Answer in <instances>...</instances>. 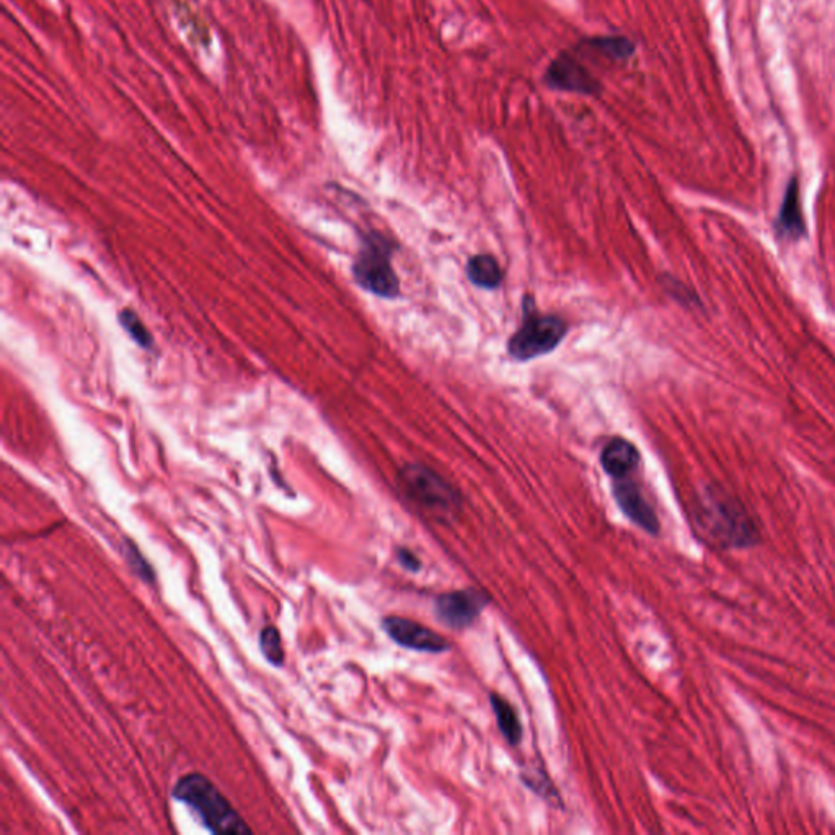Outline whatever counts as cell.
<instances>
[{
	"label": "cell",
	"mask_w": 835,
	"mask_h": 835,
	"mask_svg": "<svg viewBox=\"0 0 835 835\" xmlns=\"http://www.w3.org/2000/svg\"><path fill=\"white\" fill-rule=\"evenodd\" d=\"M695 524L705 539L725 550L756 547L760 531L744 504L720 488L708 486L695 506Z\"/></svg>",
	"instance_id": "6da1fadb"
},
{
	"label": "cell",
	"mask_w": 835,
	"mask_h": 835,
	"mask_svg": "<svg viewBox=\"0 0 835 835\" xmlns=\"http://www.w3.org/2000/svg\"><path fill=\"white\" fill-rule=\"evenodd\" d=\"M172 796L190 806L199 821L213 834H252V829L226 795L203 774L183 775L172 790Z\"/></svg>",
	"instance_id": "7a4b0ae2"
},
{
	"label": "cell",
	"mask_w": 835,
	"mask_h": 835,
	"mask_svg": "<svg viewBox=\"0 0 835 835\" xmlns=\"http://www.w3.org/2000/svg\"><path fill=\"white\" fill-rule=\"evenodd\" d=\"M398 483L411 503L438 519H452L462 506L459 491L426 465H405L398 472Z\"/></svg>",
	"instance_id": "3957f363"
},
{
	"label": "cell",
	"mask_w": 835,
	"mask_h": 835,
	"mask_svg": "<svg viewBox=\"0 0 835 835\" xmlns=\"http://www.w3.org/2000/svg\"><path fill=\"white\" fill-rule=\"evenodd\" d=\"M568 333V325L558 315L539 314L534 299H524V320L508 341V353L516 361H532L557 350Z\"/></svg>",
	"instance_id": "277c9868"
},
{
	"label": "cell",
	"mask_w": 835,
	"mask_h": 835,
	"mask_svg": "<svg viewBox=\"0 0 835 835\" xmlns=\"http://www.w3.org/2000/svg\"><path fill=\"white\" fill-rule=\"evenodd\" d=\"M395 248L397 245L379 232L364 235L353 265L354 279L364 291L384 299H395L400 294V281L392 266Z\"/></svg>",
	"instance_id": "5b68a950"
},
{
	"label": "cell",
	"mask_w": 835,
	"mask_h": 835,
	"mask_svg": "<svg viewBox=\"0 0 835 835\" xmlns=\"http://www.w3.org/2000/svg\"><path fill=\"white\" fill-rule=\"evenodd\" d=\"M488 596L475 589H462L441 594L434 602L436 619L454 630H462L472 625L478 615L488 606Z\"/></svg>",
	"instance_id": "8992f818"
},
{
	"label": "cell",
	"mask_w": 835,
	"mask_h": 835,
	"mask_svg": "<svg viewBox=\"0 0 835 835\" xmlns=\"http://www.w3.org/2000/svg\"><path fill=\"white\" fill-rule=\"evenodd\" d=\"M382 628L395 643L408 650L421 653H444L451 650V643L446 638L434 632L431 628L423 627L415 620L403 617H385Z\"/></svg>",
	"instance_id": "52a82bcc"
},
{
	"label": "cell",
	"mask_w": 835,
	"mask_h": 835,
	"mask_svg": "<svg viewBox=\"0 0 835 835\" xmlns=\"http://www.w3.org/2000/svg\"><path fill=\"white\" fill-rule=\"evenodd\" d=\"M614 498L622 509V513L641 527L643 531L656 535L659 532V519L646 501L637 483L628 480V477L617 478L614 483Z\"/></svg>",
	"instance_id": "ba28073f"
},
{
	"label": "cell",
	"mask_w": 835,
	"mask_h": 835,
	"mask_svg": "<svg viewBox=\"0 0 835 835\" xmlns=\"http://www.w3.org/2000/svg\"><path fill=\"white\" fill-rule=\"evenodd\" d=\"M545 80L552 89L565 92L593 93L599 92V84L586 69H584L570 54H562L548 67Z\"/></svg>",
	"instance_id": "9c48e42d"
},
{
	"label": "cell",
	"mask_w": 835,
	"mask_h": 835,
	"mask_svg": "<svg viewBox=\"0 0 835 835\" xmlns=\"http://www.w3.org/2000/svg\"><path fill=\"white\" fill-rule=\"evenodd\" d=\"M775 230L780 239L791 240V242L800 240L806 234L805 217L801 208L800 182L796 177L791 178L788 183L782 208L778 211L777 221H775Z\"/></svg>",
	"instance_id": "30bf717a"
},
{
	"label": "cell",
	"mask_w": 835,
	"mask_h": 835,
	"mask_svg": "<svg viewBox=\"0 0 835 835\" xmlns=\"http://www.w3.org/2000/svg\"><path fill=\"white\" fill-rule=\"evenodd\" d=\"M640 459L637 447L623 438L610 439L601 452L602 469L614 480L630 477L640 464Z\"/></svg>",
	"instance_id": "8fae6325"
},
{
	"label": "cell",
	"mask_w": 835,
	"mask_h": 835,
	"mask_svg": "<svg viewBox=\"0 0 835 835\" xmlns=\"http://www.w3.org/2000/svg\"><path fill=\"white\" fill-rule=\"evenodd\" d=\"M467 276L477 288L493 291L503 283L500 263L491 255H475L467 263Z\"/></svg>",
	"instance_id": "7c38bea8"
},
{
	"label": "cell",
	"mask_w": 835,
	"mask_h": 835,
	"mask_svg": "<svg viewBox=\"0 0 835 835\" xmlns=\"http://www.w3.org/2000/svg\"><path fill=\"white\" fill-rule=\"evenodd\" d=\"M493 712H495L496 723L500 726L501 734L511 746H517L522 739L521 720L517 718L516 710L508 700L498 694L490 695Z\"/></svg>",
	"instance_id": "4fadbf2b"
},
{
	"label": "cell",
	"mask_w": 835,
	"mask_h": 835,
	"mask_svg": "<svg viewBox=\"0 0 835 835\" xmlns=\"http://www.w3.org/2000/svg\"><path fill=\"white\" fill-rule=\"evenodd\" d=\"M260 650L268 663L273 666H283L286 654H284L283 638L278 628L273 625L263 628L260 632Z\"/></svg>",
	"instance_id": "5bb4252c"
},
{
	"label": "cell",
	"mask_w": 835,
	"mask_h": 835,
	"mask_svg": "<svg viewBox=\"0 0 835 835\" xmlns=\"http://www.w3.org/2000/svg\"><path fill=\"white\" fill-rule=\"evenodd\" d=\"M591 48L596 49L597 53L604 54L607 58L625 59L632 56L635 46L622 36H602V38H593L588 41Z\"/></svg>",
	"instance_id": "9a60e30c"
},
{
	"label": "cell",
	"mask_w": 835,
	"mask_h": 835,
	"mask_svg": "<svg viewBox=\"0 0 835 835\" xmlns=\"http://www.w3.org/2000/svg\"><path fill=\"white\" fill-rule=\"evenodd\" d=\"M120 322L124 330L129 333V336L136 341L137 345L142 348H151L154 345V338L151 332L147 330L146 325L137 317L136 312L131 309H124L120 312Z\"/></svg>",
	"instance_id": "2e32d148"
},
{
	"label": "cell",
	"mask_w": 835,
	"mask_h": 835,
	"mask_svg": "<svg viewBox=\"0 0 835 835\" xmlns=\"http://www.w3.org/2000/svg\"><path fill=\"white\" fill-rule=\"evenodd\" d=\"M124 557L128 560L129 566H131V570L136 573L142 581H146V583L154 584V570H152V566L146 562V558L142 557V553L137 550L136 545L131 542V540H126V547L123 548Z\"/></svg>",
	"instance_id": "e0dca14e"
},
{
	"label": "cell",
	"mask_w": 835,
	"mask_h": 835,
	"mask_svg": "<svg viewBox=\"0 0 835 835\" xmlns=\"http://www.w3.org/2000/svg\"><path fill=\"white\" fill-rule=\"evenodd\" d=\"M397 555L398 562H400V565H402L405 570L411 571V573L421 570L420 558L416 557L415 553L410 552L407 548H400Z\"/></svg>",
	"instance_id": "ac0fdd59"
}]
</instances>
